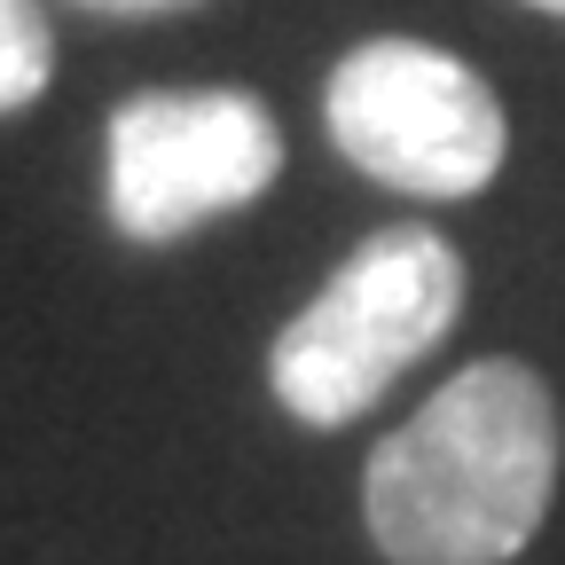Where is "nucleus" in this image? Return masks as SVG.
I'll return each instance as SVG.
<instances>
[{
  "instance_id": "1",
  "label": "nucleus",
  "mask_w": 565,
  "mask_h": 565,
  "mask_svg": "<svg viewBox=\"0 0 565 565\" xmlns=\"http://www.w3.org/2000/svg\"><path fill=\"white\" fill-rule=\"evenodd\" d=\"M557 494V401L511 362L456 370L362 471V519L393 565H511Z\"/></svg>"
},
{
  "instance_id": "2",
  "label": "nucleus",
  "mask_w": 565,
  "mask_h": 565,
  "mask_svg": "<svg viewBox=\"0 0 565 565\" xmlns=\"http://www.w3.org/2000/svg\"><path fill=\"white\" fill-rule=\"evenodd\" d=\"M463 315V259L440 228H377L362 252L282 322L267 353V385L282 416L307 433H338L362 408L385 401V385L424 362Z\"/></svg>"
},
{
  "instance_id": "3",
  "label": "nucleus",
  "mask_w": 565,
  "mask_h": 565,
  "mask_svg": "<svg viewBox=\"0 0 565 565\" xmlns=\"http://www.w3.org/2000/svg\"><path fill=\"white\" fill-rule=\"evenodd\" d=\"M322 126L353 173L408 196H479L511 150L494 87L433 40H362L322 87Z\"/></svg>"
},
{
  "instance_id": "4",
  "label": "nucleus",
  "mask_w": 565,
  "mask_h": 565,
  "mask_svg": "<svg viewBox=\"0 0 565 565\" xmlns=\"http://www.w3.org/2000/svg\"><path fill=\"white\" fill-rule=\"evenodd\" d=\"M282 173V126L244 87H150L110 110L103 204L126 244H181Z\"/></svg>"
},
{
  "instance_id": "5",
  "label": "nucleus",
  "mask_w": 565,
  "mask_h": 565,
  "mask_svg": "<svg viewBox=\"0 0 565 565\" xmlns=\"http://www.w3.org/2000/svg\"><path fill=\"white\" fill-rule=\"evenodd\" d=\"M55 79V32L40 0H0V118H17L47 95Z\"/></svg>"
},
{
  "instance_id": "6",
  "label": "nucleus",
  "mask_w": 565,
  "mask_h": 565,
  "mask_svg": "<svg viewBox=\"0 0 565 565\" xmlns=\"http://www.w3.org/2000/svg\"><path fill=\"white\" fill-rule=\"evenodd\" d=\"M95 17H166V9H196V0H79Z\"/></svg>"
},
{
  "instance_id": "7",
  "label": "nucleus",
  "mask_w": 565,
  "mask_h": 565,
  "mask_svg": "<svg viewBox=\"0 0 565 565\" xmlns=\"http://www.w3.org/2000/svg\"><path fill=\"white\" fill-rule=\"evenodd\" d=\"M526 9H542V17H565V0H526Z\"/></svg>"
}]
</instances>
